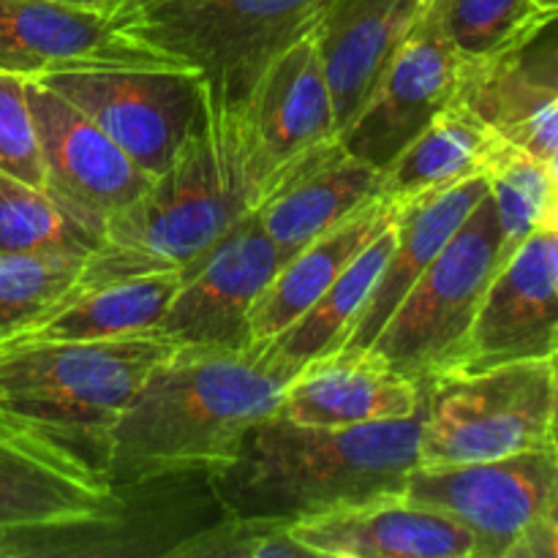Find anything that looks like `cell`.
<instances>
[{
  "label": "cell",
  "instance_id": "1",
  "mask_svg": "<svg viewBox=\"0 0 558 558\" xmlns=\"http://www.w3.org/2000/svg\"><path fill=\"white\" fill-rule=\"evenodd\" d=\"M300 363L270 347H174L147 374L104 447L118 488L207 480L281 407Z\"/></svg>",
  "mask_w": 558,
  "mask_h": 558
},
{
  "label": "cell",
  "instance_id": "2",
  "mask_svg": "<svg viewBox=\"0 0 558 558\" xmlns=\"http://www.w3.org/2000/svg\"><path fill=\"white\" fill-rule=\"evenodd\" d=\"M420 463V414L365 425H303L270 414L232 463L207 477L227 515L298 523L401 496Z\"/></svg>",
  "mask_w": 558,
  "mask_h": 558
},
{
  "label": "cell",
  "instance_id": "3",
  "mask_svg": "<svg viewBox=\"0 0 558 558\" xmlns=\"http://www.w3.org/2000/svg\"><path fill=\"white\" fill-rule=\"evenodd\" d=\"M259 207L238 112L207 107L174 161L107 221L74 287L189 272Z\"/></svg>",
  "mask_w": 558,
  "mask_h": 558
},
{
  "label": "cell",
  "instance_id": "4",
  "mask_svg": "<svg viewBox=\"0 0 558 558\" xmlns=\"http://www.w3.org/2000/svg\"><path fill=\"white\" fill-rule=\"evenodd\" d=\"M174 352L161 332L104 341H0V409L41 425L104 469V447L153 368Z\"/></svg>",
  "mask_w": 558,
  "mask_h": 558
},
{
  "label": "cell",
  "instance_id": "5",
  "mask_svg": "<svg viewBox=\"0 0 558 558\" xmlns=\"http://www.w3.org/2000/svg\"><path fill=\"white\" fill-rule=\"evenodd\" d=\"M327 0H150L112 16L125 41L199 74L216 112H240L267 65L316 27Z\"/></svg>",
  "mask_w": 558,
  "mask_h": 558
},
{
  "label": "cell",
  "instance_id": "6",
  "mask_svg": "<svg viewBox=\"0 0 558 558\" xmlns=\"http://www.w3.org/2000/svg\"><path fill=\"white\" fill-rule=\"evenodd\" d=\"M420 463L458 466L558 445L548 360L452 371L420 381Z\"/></svg>",
  "mask_w": 558,
  "mask_h": 558
},
{
  "label": "cell",
  "instance_id": "7",
  "mask_svg": "<svg viewBox=\"0 0 558 558\" xmlns=\"http://www.w3.org/2000/svg\"><path fill=\"white\" fill-rule=\"evenodd\" d=\"M499 218L488 191L403 294L371 349L417 385L452 374L463 357L485 289L499 270Z\"/></svg>",
  "mask_w": 558,
  "mask_h": 558
},
{
  "label": "cell",
  "instance_id": "8",
  "mask_svg": "<svg viewBox=\"0 0 558 558\" xmlns=\"http://www.w3.org/2000/svg\"><path fill=\"white\" fill-rule=\"evenodd\" d=\"M38 82L90 118L150 178L174 161L205 114L199 74L161 58L82 63Z\"/></svg>",
  "mask_w": 558,
  "mask_h": 558
},
{
  "label": "cell",
  "instance_id": "9",
  "mask_svg": "<svg viewBox=\"0 0 558 558\" xmlns=\"http://www.w3.org/2000/svg\"><path fill=\"white\" fill-rule=\"evenodd\" d=\"M403 496L463 523L477 537L480 558H507L558 499V445L496 461L417 466Z\"/></svg>",
  "mask_w": 558,
  "mask_h": 558
},
{
  "label": "cell",
  "instance_id": "10",
  "mask_svg": "<svg viewBox=\"0 0 558 558\" xmlns=\"http://www.w3.org/2000/svg\"><path fill=\"white\" fill-rule=\"evenodd\" d=\"M27 101L44 169L41 189L101 238L109 218L129 207L153 178L52 87L27 80Z\"/></svg>",
  "mask_w": 558,
  "mask_h": 558
},
{
  "label": "cell",
  "instance_id": "11",
  "mask_svg": "<svg viewBox=\"0 0 558 558\" xmlns=\"http://www.w3.org/2000/svg\"><path fill=\"white\" fill-rule=\"evenodd\" d=\"M281 265V254L254 210L218 240L199 265L183 272V283L156 332L174 347L248 349L254 343V305Z\"/></svg>",
  "mask_w": 558,
  "mask_h": 558
},
{
  "label": "cell",
  "instance_id": "12",
  "mask_svg": "<svg viewBox=\"0 0 558 558\" xmlns=\"http://www.w3.org/2000/svg\"><path fill=\"white\" fill-rule=\"evenodd\" d=\"M129 501L93 458L0 409V526L112 515Z\"/></svg>",
  "mask_w": 558,
  "mask_h": 558
},
{
  "label": "cell",
  "instance_id": "13",
  "mask_svg": "<svg viewBox=\"0 0 558 558\" xmlns=\"http://www.w3.org/2000/svg\"><path fill=\"white\" fill-rule=\"evenodd\" d=\"M461 87V58L436 25L430 5L371 93L357 118L338 136L347 153L385 172L412 145Z\"/></svg>",
  "mask_w": 558,
  "mask_h": 558
},
{
  "label": "cell",
  "instance_id": "14",
  "mask_svg": "<svg viewBox=\"0 0 558 558\" xmlns=\"http://www.w3.org/2000/svg\"><path fill=\"white\" fill-rule=\"evenodd\" d=\"M238 123L259 205L283 167L336 140V109L314 31L267 65Z\"/></svg>",
  "mask_w": 558,
  "mask_h": 558
},
{
  "label": "cell",
  "instance_id": "15",
  "mask_svg": "<svg viewBox=\"0 0 558 558\" xmlns=\"http://www.w3.org/2000/svg\"><path fill=\"white\" fill-rule=\"evenodd\" d=\"M558 341V294L543 229L490 278L456 371L548 360Z\"/></svg>",
  "mask_w": 558,
  "mask_h": 558
},
{
  "label": "cell",
  "instance_id": "16",
  "mask_svg": "<svg viewBox=\"0 0 558 558\" xmlns=\"http://www.w3.org/2000/svg\"><path fill=\"white\" fill-rule=\"evenodd\" d=\"M311 556L332 558H480L477 537L445 512L385 496L292 523Z\"/></svg>",
  "mask_w": 558,
  "mask_h": 558
},
{
  "label": "cell",
  "instance_id": "17",
  "mask_svg": "<svg viewBox=\"0 0 558 558\" xmlns=\"http://www.w3.org/2000/svg\"><path fill=\"white\" fill-rule=\"evenodd\" d=\"M430 0H327L314 27L338 136L357 118Z\"/></svg>",
  "mask_w": 558,
  "mask_h": 558
},
{
  "label": "cell",
  "instance_id": "18",
  "mask_svg": "<svg viewBox=\"0 0 558 558\" xmlns=\"http://www.w3.org/2000/svg\"><path fill=\"white\" fill-rule=\"evenodd\" d=\"M376 196H381L379 169L347 153L336 136L283 167L256 216L287 262Z\"/></svg>",
  "mask_w": 558,
  "mask_h": 558
},
{
  "label": "cell",
  "instance_id": "19",
  "mask_svg": "<svg viewBox=\"0 0 558 558\" xmlns=\"http://www.w3.org/2000/svg\"><path fill=\"white\" fill-rule=\"evenodd\" d=\"M420 412V385L371 347H341L300 365L278 414L303 425H365Z\"/></svg>",
  "mask_w": 558,
  "mask_h": 558
},
{
  "label": "cell",
  "instance_id": "20",
  "mask_svg": "<svg viewBox=\"0 0 558 558\" xmlns=\"http://www.w3.org/2000/svg\"><path fill=\"white\" fill-rule=\"evenodd\" d=\"M147 58L158 54L125 41L107 14L60 0H0V71L41 80L71 65Z\"/></svg>",
  "mask_w": 558,
  "mask_h": 558
},
{
  "label": "cell",
  "instance_id": "21",
  "mask_svg": "<svg viewBox=\"0 0 558 558\" xmlns=\"http://www.w3.org/2000/svg\"><path fill=\"white\" fill-rule=\"evenodd\" d=\"M488 178L474 174L447 189L423 191L396 202V245L347 347L374 343L376 332L385 327L403 294L428 270L430 262L441 254V248L472 216L474 207L488 196Z\"/></svg>",
  "mask_w": 558,
  "mask_h": 558
},
{
  "label": "cell",
  "instance_id": "22",
  "mask_svg": "<svg viewBox=\"0 0 558 558\" xmlns=\"http://www.w3.org/2000/svg\"><path fill=\"white\" fill-rule=\"evenodd\" d=\"M180 534L174 501L153 496L112 515L0 526V558H163Z\"/></svg>",
  "mask_w": 558,
  "mask_h": 558
},
{
  "label": "cell",
  "instance_id": "23",
  "mask_svg": "<svg viewBox=\"0 0 558 558\" xmlns=\"http://www.w3.org/2000/svg\"><path fill=\"white\" fill-rule=\"evenodd\" d=\"M396 218V202L376 196L325 234L311 240L276 272L251 314V347H265L305 314L343 267Z\"/></svg>",
  "mask_w": 558,
  "mask_h": 558
},
{
  "label": "cell",
  "instance_id": "24",
  "mask_svg": "<svg viewBox=\"0 0 558 558\" xmlns=\"http://www.w3.org/2000/svg\"><path fill=\"white\" fill-rule=\"evenodd\" d=\"M180 283L183 272L172 270L71 289L41 322L20 336L41 341H104L150 332L158 327Z\"/></svg>",
  "mask_w": 558,
  "mask_h": 558
},
{
  "label": "cell",
  "instance_id": "25",
  "mask_svg": "<svg viewBox=\"0 0 558 558\" xmlns=\"http://www.w3.org/2000/svg\"><path fill=\"white\" fill-rule=\"evenodd\" d=\"M505 140L461 101H452L401 156L381 172V196L403 202L485 174Z\"/></svg>",
  "mask_w": 558,
  "mask_h": 558
},
{
  "label": "cell",
  "instance_id": "26",
  "mask_svg": "<svg viewBox=\"0 0 558 558\" xmlns=\"http://www.w3.org/2000/svg\"><path fill=\"white\" fill-rule=\"evenodd\" d=\"M392 245H396V218L343 267L341 276L322 292V298L300 319H294L265 347L300 365L311 357L347 347L360 314L390 259Z\"/></svg>",
  "mask_w": 558,
  "mask_h": 558
},
{
  "label": "cell",
  "instance_id": "27",
  "mask_svg": "<svg viewBox=\"0 0 558 558\" xmlns=\"http://www.w3.org/2000/svg\"><path fill=\"white\" fill-rule=\"evenodd\" d=\"M98 243L101 238L69 216L47 191L0 172V254L85 262Z\"/></svg>",
  "mask_w": 558,
  "mask_h": 558
},
{
  "label": "cell",
  "instance_id": "28",
  "mask_svg": "<svg viewBox=\"0 0 558 558\" xmlns=\"http://www.w3.org/2000/svg\"><path fill=\"white\" fill-rule=\"evenodd\" d=\"M430 14L461 63H485L515 49L548 11L537 0H430Z\"/></svg>",
  "mask_w": 558,
  "mask_h": 558
},
{
  "label": "cell",
  "instance_id": "29",
  "mask_svg": "<svg viewBox=\"0 0 558 558\" xmlns=\"http://www.w3.org/2000/svg\"><path fill=\"white\" fill-rule=\"evenodd\" d=\"M80 259L36 254H0V341L41 322L80 276Z\"/></svg>",
  "mask_w": 558,
  "mask_h": 558
},
{
  "label": "cell",
  "instance_id": "30",
  "mask_svg": "<svg viewBox=\"0 0 558 558\" xmlns=\"http://www.w3.org/2000/svg\"><path fill=\"white\" fill-rule=\"evenodd\" d=\"M490 199L499 218V267L539 229L545 202H548V167L510 142L501 145L485 169Z\"/></svg>",
  "mask_w": 558,
  "mask_h": 558
},
{
  "label": "cell",
  "instance_id": "31",
  "mask_svg": "<svg viewBox=\"0 0 558 558\" xmlns=\"http://www.w3.org/2000/svg\"><path fill=\"white\" fill-rule=\"evenodd\" d=\"M311 556L283 521L227 515L185 534L167 558H283Z\"/></svg>",
  "mask_w": 558,
  "mask_h": 558
},
{
  "label": "cell",
  "instance_id": "32",
  "mask_svg": "<svg viewBox=\"0 0 558 558\" xmlns=\"http://www.w3.org/2000/svg\"><path fill=\"white\" fill-rule=\"evenodd\" d=\"M0 172L36 189L44 183L27 80L9 71H0Z\"/></svg>",
  "mask_w": 558,
  "mask_h": 558
},
{
  "label": "cell",
  "instance_id": "33",
  "mask_svg": "<svg viewBox=\"0 0 558 558\" xmlns=\"http://www.w3.org/2000/svg\"><path fill=\"white\" fill-rule=\"evenodd\" d=\"M496 63L521 85L558 96V11H548L543 22L515 49L496 58Z\"/></svg>",
  "mask_w": 558,
  "mask_h": 558
},
{
  "label": "cell",
  "instance_id": "34",
  "mask_svg": "<svg viewBox=\"0 0 558 558\" xmlns=\"http://www.w3.org/2000/svg\"><path fill=\"white\" fill-rule=\"evenodd\" d=\"M499 136L510 142L512 147H518V150L548 163L550 156L558 150V96L548 98L539 107H534L532 112L518 118Z\"/></svg>",
  "mask_w": 558,
  "mask_h": 558
},
{
  "label": "cell",
  "instance_id": "35",
  "mask_svg": "<svg viewBox=\"0 0 558 558\" xmlns=\"http://www.w3.org/2000/svg\"><path fill=\"white\" fill-rule=\"evenodd\" d=\"M507 558H558V499L550 510L529 529L521 543L510 550Z\"/></svg>",
  "mask_w": 558,
  "mask_h": 558
},
{
  "label": "cell",
  "instance_id": "36",
  "mask_svg": "<svg viewBox=\"0 0 558 558\" xmlns=\"http://www.w3.org/2000/svg\"><path fill=\"white\" fill-rule=\"evenodd\" d=\"M60 3L80 5V9H90V11H98V14L114 16L120 9H123L125 0H60Z\"/></svg>",
  "mask_w": 558,
  "mask_h": 558
},
{
  "label": "cell",
  "instance_id": "37",
  "mask_svg": "<svg viewBox=\"0 0 558 558\" xmlns=\"http://www.w3.org/2000/svg\"><path fill=\"white\" fill-rule=\"evenodd\" d=\"M543 234H545V248H548L550 278H554V287L558 294V232H548V229H543Z\"/></svg>",
  "mask_w": 558,
  "mask_h": 558
},
{
  "label": "cell",
  "instance_id": "38",
  "mask_svg": "<svg viewBox=\"0 0 558 558\" xmlns=\"http://www.w3.org/2000/svg\"><path fill=\"white\" fill-rule=\"evenodd\" d=\"M545 167H548V178H550V185H556V189H558V150L554 153V156H550V161L545 163Z\"/></svg>",
  "mask_w": 558,
  "mask_h": 558
},
{
  "label": "cell",
  "instance_id": "39",
  "mask_svg": "<svg viewBox=\"0 0 558 558\" xmlns=\"http://www.w3.org/2000/svg\"><path fill=\"white\" fill-rule=\"evenodd\" d=\"M548 363H550V371H554V385H556V401H558V341H556L554 352H550Z\"/></svg>",
  "mask_w": 558,
  "mask_h": 558
},
{
  "label": "cell",
  "instance_id": "40",
  "mask_svg": "<svg viewBox=\"0 0 558 558\" xmlns=\"http://www.w3.org/2000/svg\"><path fill=\"white\" fill-rule=\"evenodd\" d=\"M145 3H150V0H125V3H123V9H120L118 14H129V11L140 9V5H145ZM118 14H114V16H118Z\"/></svg>",
  "mask_w": 558,
  "mask_h": 558
},
{
  "label": "cell",
  "instance_id": "41",
  "mask_svg": "<svg viewBox=\"0 0 558 558\" xmlns=\"http://www.w3.org/2000/svg\"><path fill=\"white\" fill-rule=\"evenodd\" d=\"M545 11H558V0H537Z\"/></svg>",
  "mask_w": 558,
  "mask_h": 558
}]
</instances>
